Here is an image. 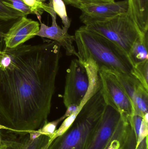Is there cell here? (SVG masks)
I'll return each mask as SVG.
<instances>
[{
    "instance_id": "6da1fadb",
    "label": "cell",
    "mask_w": 148,
    "mask_h": 149,
    "mask_svg": "<svg viewBox=\"0 0 148 149\" xmlns=\"http://www.w3.org/2000/svg\"><path fill=\"white\" fill-rule=\"evenodd\" d=\"M61 48L44 40L0 52V130L31 132L48 121Z\"/></svg>"
},
{
    "instance_id": "7a4b0ae2",
    "label": "cell",
    "mask_w": 148,
    "mask_h": 149,
    "mask_svg": "<svg viewBox=\"0 0 148 149\" xmlns=\"http://www.w3.org/2000/svg\"><path fill=\"white\" fill-rule=\"evenodd\" d=\"M74 36L79 61L91 59L100 71L114 72L134 77V66L128 56L114 43L85 25L76 30Z\"/></svg>"
},
{
    "instance_id": "3957f363",
    "label": "cell",
    "mask_w": 148,
    "mask_h": 149,
    "mask_svg": "<svg viewBox=\"0 0 148 149\" xmlns=\"http://www.w3.org/2000/svg\"><path fill=\"white\" fill-rule=\"evenodd\" d=\"M107 105L101 86L83 105L71 126L46 149H87Z\"/></svg>"
},
{
    "instance_id": "277c9868",
    "label": "cell",
    "mask_w": 148,
    "mask_h": 149,
    "mask_svg": "<svg viewBox=\"0 0 148 149\" xmlns=\"http://www.w3.org/2000/svg\"><path fill=\"white\" fill-rule=\"evenodd\" d=\"M85 26L114 43L128 56L133 45L144 34L140 32L128 12Z\"/></svg>"
},
{
    "instance_id": "5b68a950",
    "label": "cell",
    "mask_w": 148,
    "mask_h": 149,
    "mask_svg": "<svg viewBox=\"0 0 148 149\" xmlns=\"http://www.w3.org/2000/svg\"><path fill=\"white\" fill-rule=\"evenodd\" d=\"M89 79L86 68L78 58L71 60L67 70L63 101L66 108L80 106L87 92Z\"/></svg>"
},
{
    "instance_id": "8992f818",
    "label": "cell",
    "mask_w": 148,
    "mask_h": 149,
    "mask_svg": "<svg viewBox=\"0 0 148 149\" xmlns=\"http://www.w3.org/2000/svg\"><path fill=\"white\" fill-rule=\"evenodd\" d=\"M100 75L107 104L116 109L123 116L131 117L134 115L133 104L114 75L104 71H100Z\"/></svg>"
},
{
    "instance_id": "52a82bcc",
    "label": "cell",
    "mask_w": 148,
    "mask_h": 149,
    "mask_svg": "<svg viewBox=\"0 0 148 149\" xmlns=\"http://www.w3.org/2000/svg\"><path fill=\"white\" fill-rule=\"evenodd\" d=\"M79 9L81 12L80 20L86 26L127 13L129 10L128 1L82 3Z\"/></svg>"
},
{
    "instance_id": "ba28073f",
    "label": "cell",
    "mask_w": 148,
    "mask_h": 149,
    "mask_svg": "<svg viewBox=\"0 0 148 149\" xmlns=\"http://www.w3.org/2000/svg\"><path fill=\"white\" fill-rule=\"evenodd\" d=\"M2 141L0 149H46L51 137L37 130L19 132L0 130Z\"/></svg>"
},
{
    "instance_id": "9c48e42d",
    "label": "cell",
    "mask_w": 148,
    "mask_h": 149,
    "mask_svg": "<svg viewBox=\"0 0 148 149\" xmlns=\"http://www.w3.org/2000/svg\"><path fill=\"white\" fill-rule=\"evenodd\" d=\"M107 72L114 75L130 99L134 107V115L140 116L148 121V90L133 76L114 72Z\"/></svg>"
},
{
    "instance_id": "30bf717a",
    "label": "cell",
    "mask_w": 148,
    "mask_h": 149,
    "mask_svg": "<svg viewBox=\"0 0 148 149\" xmlns=\"http://www.w3.org/2000/svg\"><path fill=\"white\" fill-rule=\"evenodd\" d=\"M122 118L116 109L107 104L87 149H104L113 137Z\"/></svg>"
},
{
    "instance_id": "8fae6325",
    "label": "cell",
    "mask_w": 148,
    "mask_h": 149,
    "mask_svg": "<svg viewBox=\"0 0 148 149\" xmlns=\"http://www.w3.org/2000/svg\"><path fill=\"white\" fill-rule=\"evenodd\" d=\"M50 10L48 14L52 18V24L48 26L41 22V16L37 17L40 22V29L36 36L48 38L58 42L66 51L68 56H77V52L74 45V36H71L64 32L56 22V14L54 10L51 1H50Z\"/></svg>"
},
{
    "instance_id": "7c38bea8",
    "label": "cell",
    "mask_w": 148,
    "mask_h": 149,
    "mask_svg": "<svg viewBox=\"0 0 148 149\" xmlns=\"http://www.w3.org/2000/svg\"><path fill=\"white\" fill-rule=\"evenodd\" d=\"M23 16L19 18L3 38L6 48L14 49L36 36L40 29V23Z\"/></svg>"
},
{
    "instance_id": "4fadbf2b",
    "label": "cell",
    "mask_w": 148,
    "mask_h": 149,
    "mask_svg": "<svg viewBox=\"0 0 148 149\" xmlns=\"http://www.w3.org/2000/svg\"><path fill=\"white\" fill-rule=\"evenodd\" d=\"M128 13L142 34L148 32V0H128Z\"/></svg>"
},
{
    "instance_id": "5bb4252c",
    "label": "cell",
    "mask_w": 148,
    "mask_h": 149,
    "mask_svg": "<svg viewBox=\"0 0 148 149\" xmlns=\"http://www.w3.org/2000/svg\"><path fill=\"white\" fill-rule=\"evenodd\" d=\"M81 62V61H80ZM82 63L86 68L89 79L87 92L79 107L82 108L86 102L101 87L100 70L97 65L93 60L88 59Z\"/></svg>"
},
{
    "instance_id": "9a60e30c",
    "label": "cell",
    "mask_w": 148,
    "mask_h": 149,
    "mask_svg": "<svg viewBox=\"0 0 148 149\" xmlns=\"http://www.w3.org/2000/svg\"><path fill=\"white\" fill-rule=\"evenodd\" d=\"M148 32L141 36L133 45L128 54L134 66L148 60Z\"/></svg>"
},
{
    "instance_id": "2e32d148",
    "label": "cell",
    "mask_w": 148,
    "mask_h": 149,
    "mask_svg": "<svg viewBox=\"0 0 148 149\" xmlns=\"http://www.w3.org/2000/svg\"><path fill=\"white\" fill-rule=\"evenodd\" d=\"M129 120L134 131L137 143L141 142L147 138L148 121L137 115H133L129 118Z\"/></svg>"
},
{
    "instance_id": "e0dca14e",
    "label": "cell",
    "mask_w": 148,
    "mask_h": 149,
    "mask_svg": "<svg viewBox=\"0 0 148 149\" xmlns=\"http://www.w3.org/2000/svg\"><path fill=\"white\" fill-rule=\"evenodd\" d=\"M128 123V118L122 115L121 120L113 137L104 149H121Z\"/></svg>"
},
{
    "instance_id": "ac0fdd59",
    "label": "cell",
    "mask_w": 148,
    "mask_h": 149,
    "mask_svg": "<svg viewBox=\"0 0 148 149\" xmlns=\"http://www.w3.org/2000/svg\"><path fill=\"white\" fill-rule=\"evenodd\" d=\"M121 149H148V138L140 143H137L134 131L129 120Z\"/></svg>"
},
{
    "instance_id": "d6986e66",
    "label": "cell",
    "mask_w": 148,
    "mask_h": 149,
    "mask_svg": "<svg viewBox=\"0 0 148 149\" xmlns=\"http://www.w3.org/2000/svg\"><path fill=\"white\" fill-rule=\"evenodd\" d=\"M50 1L55 12L61 19L63 25V29L64 32L67 33L71 21L67 15L65 3L63 0H50Z\"/></svg>"
},
{
    "instance_id": "ffe728a7",
    "label": "cell",
    "mask_w": 148,
    "mask_h": 149,
    "mask_svg": "<svg viewBox=\"0 0 148 149\" xmlns=\"http://www.w3.org/2000/svg\"><path fill=\"white\" fill-rule=\"evenodd\" d=\"M132 74L148 90V60L135 65Z\"/></svg>"
},
{
    "instance_id": "44dd1931",
    "label": "cell",
    "mask_w": 148,
    "mask_h": 149,
    "mask_svg": "<svg viewBox=\"0 0 148 149\" xmlns=\"http://www.w3.org/2000/svg\"><path fill=\"white\" fill-rule=\"evenodd\" d=\"M24 4L29 8L32 14L36 17L41 16L44 11L48 13L50 10L49 4L44 3L41 0H22Z\"/></svg>"
},
{
    "instance_id": "7402d4cb",
    "label": "cell",
    "mask_w": 148,
    "mask_h": 149,
    "mask_svg": "<svg viewBox=\"0 0 148 149\" xmlns=\"http://www.w3.org/2000/svg\"><path fill=\"white\" fill-rule=\"evenodd\" d=\"M27 16L22 12L6 6L0 0V18L5 19H16Z\"/></svg>"
},
{
    "instance_id": "603a6c76",
    "label": "cell",
    "mask_w": 148,
    "mask_h": 149,
    "mask_svg": "<svg viewBox=\"0 0 148 149\" xmlns=\"http://www.w3.org/2000/svg\"><path fill=\"white\" fill-rule=\"evenodd\" d=\"M6 6L19 10L26 15L32 14L30 9L24 4L22 0H2Z\"/></svg>"
},
{
    "instance_id": "cb8c5ba5",
    "label": "cell",
    "mask_w": 148,
    "mask_h": 149,
    "mask_svg": "<svg viewBox=\"0 0 148 149\" xmlns=\"http://www.w3.org/2000/svg\"><path fill=\"white\" fill-rule=\"evenodd\" d=\"M81 111V110H80ZM80 111H77L75 112L74 113L72 114L71 116L67 117L66 119L63 120V122L62 123L61 125L60 126L58 129L56 130L55 133H54L53 135L52 136L50 140V143L57 136L62 134L63 133L65 132L68 128L71 126V124L73 123V122L75 118H76L77 115L79 113Z\"/></svg>"
},
{
    "instance_id": "d4e9b609",
    "label": "cell",
    "mask_w": 148,
    "mask_h": 149,
    "mask_svg": "<svg viewBox=\"0 0 148 149\" xmlns=\"http://www.w3.org/2000/svg\"><path fill=\"white\" fill-rule=\"evenodd\" d=\"M64 120L63 116L59 119L51 122H47L40 129L38 130V132L41 134L46 135L52 137L56 130V127L59 123Z\"/></svg>"
},
{
    "instance_id": "484cf974",
    "label": "cell",
    "mask_w": 148,
    "mask_h": 149,
    "mask_svg": "<svg viewBox=\"0 0 148 149\" xmlns=\"http://www.w3.org/2000/svg\"><path fill=\"white\" fill-rule=\"evenodd\" d=\"M19 18L12 19L0 18V39L4 38L10 27Z\"/></svg>"
},
{
    "instance_id": "4316f807",
    "label": "cell",
    "mask_w": 148,
    "mask_h": 149,
    "mask_svg": "<svg viewBox=\"0 0 148 149\" xmlns=\"http://www.w3.org/2000/svg\"><path fill=\"white\" fill-rule=\"evenodd\" d=\"M67 111L65 112V114L62 116L64 119L70 116L72 114L74 113L76 111H80L81 109V108L79 106L75 105V104L70 105L67 108Z\"/></svg>"
},
{
    "instance_id": "83f0119b",
    "label": "cell",
    "mask_w": 148,
    "mask_h": 149,
    "mask_svg": "<svg viewBox=\"0 0 148 149\" xmlns=\"http://www.w3.org/2000/svg\"><path fill=\"white\" fill-rule=\"evenodd\" d=\"M65 3L71 5L73 7L79 8L82 3L83 0H63Z\"/></svg>"
},
{
    "instance_id": "f1b7e54d",
    "label": "cell",
    "mask_w": 148,
    "mask_h": 149,
    "mask_svg": "<svg viewBox=\"0 0 148 149\" xmlns=\"http://www.w3.org/2000/svg\"><path fill=\"white\" fill-rule=\"evenodd\" d=\"M3 44L1 42H0V52L1 50L2 49L3 47Z\"/></svg>"
},
{
    "instance_id": "f546056e",
    "label": "cell",
    "mask_w": 148,
    "mask_h": 149,
    "mask_svg": "<svg viewBox=\"0 0 148 149\" xmlns=\"http://www.w3.org/2000/svg\"><path fill=\"white\" fill-rule=\"evenodd\" d=\"M2 138L1 136V134H0V146H1V143Z\"/></svg>"
}]
</instances>
